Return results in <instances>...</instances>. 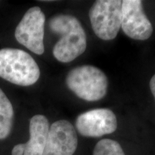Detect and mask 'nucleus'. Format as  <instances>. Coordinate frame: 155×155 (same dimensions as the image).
Instances as JSON below:
<instances>
[{
	"mask_svg": "<svg viewBox=\"0 0 155 155\" xmlns=\"http://www.w3.org/2000/svg\"><path fill=\"white\" fill-rule=\"evenodd\" d=\"M50 30L61 35L54 46V57L61 63H69L84 53L87 47L86 35L80 21L68 15H58L50 18Z\"/></svg>",
	"mask_w": 155,
	"mask_h": 155,
	"instance_id": "f257e3e1",
	"label": "nucleus"
},
{
	"mask_svg": "<svg viewBox=\"0 0 155 155\" xmlns=\"http://www.w3.org/2000/svg\"><path fill=\"white\" fill-rule=\"evenodd\" d=\"M40 71L30 54L19 49L0 50V77L21 86L33 85L38 81Z\"/></svg>",
	"mask_w": 155,
	"mask_h": 155,
	"instance_id": "f03ea898",
	"label": "nucleus"
},
{
	"mask_svg": "<svg viewBox=\"0 0 155 155\" xmlns=\"http://www.w3.org/2000/svg\"><path fill=\"white\" fill-rule=\"evenodd\" d=\"M67 86L78 97L97 101L106 96L108 78L101 70L93 65H81L71 70L66 77Z\"/></svg>",
	"mask_w": 155,
	"mask_h": 155,
	"instance_id": "7ed1b4c3",
	"label": "nucleus"
},
{
	"mask_svg": "<svg viewBox=\"0 0 155 155\" xmlns=\"http://www.w3.org/2000/svg\"><path fill=\"white\" fill-rule=\"evenodd\" d=\"M121 4L120 0H98L89 11L92 29L98 38L111 40L121 28Z\"/></svg>",
	"mask_w": 155,
	"mask_h": 155,
	"instance_id": "20e7f679",
	"label": "nucleus"
},
{
	"mask_svg": "<svg viewBox=\"0 0 155 155\" xmlns=\"http://www.w3.org/2000/svg\"><path fill=\"white\" fill-rule=\"evenodd\" d=\"M45 16L41 9H29L17 26L15 35L19 43L37 55L44 53V29Z\"/></svg>",
	"mask_w": 155,
	"mask_h": 155,
	"instance_id": "39448f33",
	"label": "nucleus"
},
{
	"mask_svg": "<svg viewBox=\"0 0 155 155\" xmlns=\"http://www.w3.org/2000/svg\"><path fill=\"white\" fill-rule=\"evenodd\" d=\"M121 28L131 39L146 40L152 35L153 27L139 0H124L121 4Z\"/></svg>",
	"mask_w": 155,
	"mask_h": 155,
	"instance_id": "423d86ee",
	"label": "nucleus"
},
{
	"mask_svg": "<svg viewBox=\"0 0 155 155\" xmlns=\"http://www.w3.org/2000/svg\"><path fill=\"white\" fill-rule=\"evenodd\" d=\"M75 128L83 137L97 138L114 132L117 129V119L109 108H96L78 116Z\"/></svg>",
	"mask_w": 155,
	"mask_h": 155,
	"instance_id": "0eeeda50",
	"label": "nucleus"
},
{
	"mask_svg": "<svg viewBox=\"0 0 155 155\" xmlns=\"http://www.w3.org/2000/svg\"><path fill=\"white\" fill-rule=\"evenodd\" d=\"M77 146L74 127L66 120H59L50 126L42 155H73Z\"/></svg>",
	"mask_w": 155,
	"mask_h": 155,
	"instance_id": "6e6552de",
	"label": "nucleus"
},
{
	"mask_svg": "<svg viewBox=\"0 0 155 155\" xmlns=\"http://www.w3.org/2000/svg\"><path fill=\"white\" fill-rule=\"evenodd\" d=\"M49 129V121L45 116H34L30 121V139L25 144L23 155L43 154Z\"/></svg>",
	"mask_w": 155,
	"mask_h": 155,
	"instance_id": "1a4fd4ad",
	"label": "nucleus"
},
{
	"mask_svg": "<svg viewBox=\"0 0 155 155\" xmlns=\"http://www.w3.org/2000/svg\"><path fill=\"white\" fill-rule=\"evenodd\" d=\"M14 111L10 101L0 88V139L7 138L12 128Z\"/></svg>",
	"mask_w": 155,
	"mask_h": 155,
	"instance_id": "9d476101",
	"label": "nucleus"
},
{
	"mask_svg": "<svg viewBox=\"0 0 155 155\" xmlns=\"http://www.w3.org/2000/svg\"><path fill=\"white\" fill-rule=\"evenodd\" d=\"M93 155H126L117 141L109 139H102L96 144Z\"/></svg>",
	"mask_w": 155,
	"mask_h": 155,
	"instance_id": "9b49d317",
	"label": "nucleus"
},
{
	"mask_svg": "<svg viewBox=\"0 0 155 155\" xmlns=\"http://www.w3.org/2000/svg\"><path fill=\"white\" fill-rule=\"evenodd\" d=\"M25 144L16 145L12 151V155H23L25 152Z\"/></svg>",
	"mask_w": 155,
	"mask_h": 155,
	"instance_id": "f8f14e48",
	"label": "nucleus"
},
{
	"mask_svg": "<svg viewBox=\"0 0 155 155\" xmlns=\"http://www.w3.org/2000/svg\"><path fill=\"white\" fill-rule=\"evenodd\" d=\"M150 89L151 91H152V94L153 96H154V98L155 99V74L153 75L150 80Z\"/></svg>",
	"mask_w": 155,
	"mask_h": 155,
	"instance_id": "ddd939ff",
	"label": "nucleus"
}]
</instances>
